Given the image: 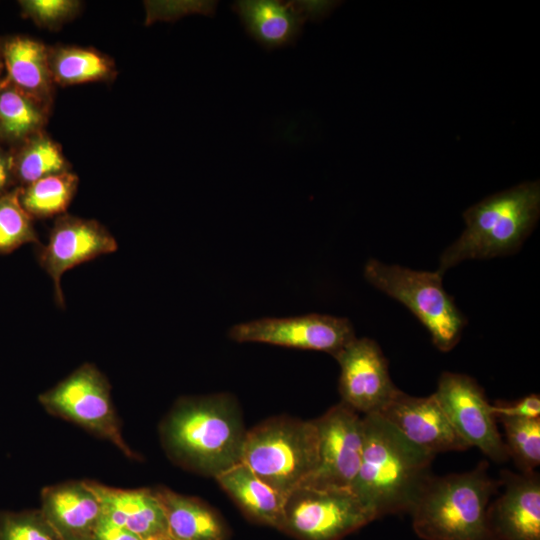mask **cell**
<instances>
[{"mask_svg": "<svg viewBox=\"0 0 540 540\" xmlns=\"http://www.w3.org/2000/svg\"><path fill=\"white\" fill-rule=\"evenodd\" d=\"M246 433L238 402L228 393L182 397L160 424L169 458L213 478L241 462Z\"/></svg>", "mask_w": 540, "mask_h": 540, "instance_id": "cell-1", "label": "cell"}, {"mask_svg": "<svg viewBox=\"0 0 540 540\" xmlns=\"http://www.w3.org/2000/svg\"><path fill=\"white\" fill-rule=\"evenodd\" d=\"M362 419V458L351 490L377 519L409 513L433 475L435 455L410 442L378 413L362 415Z\"/></svg>", "mask_w": 540, "mask_h": 540, "instance_id": "cell-2", "label": "cell"}, {"mask_svg": "<svg viewBox=\"0 0 540 540\" xmlns=\"http://www.w3.org/2000/svg\"><path fill=\"white\" fill-rule=\"evenodd\" d=\"M487 461L467 472L432 475L409 514L423 540H496L488 523V507L499 490Z\"/></svg>", "mask_w": 540, "mask_h": 540, "instance_id": "cell-3", "label": "cell"}, {"mask_svg": "<svg viewBox=\"0 0 540 540\" xmlns=\"http://www.w3.org/2000/svg\"><path fill=\"white\" fill-rule=\"evenodd\" d=\"M540 214L538 181L524 182L468 208L466 228L440 257V273L470 259H486L519 249Z\"/></svg>", "mask_w": 540, "mask_h": 540, "instance_id": "cell-4", "label": "cell"}, {"mask_svg": "<svg viewBox=\"0 0 540 540\" xmlns=\"http://www.w3.org/2000/svg\"><path fill=\"white\" fill-rule=\"evenodd\" d=\"M241 462L286 498L313 473L318 463V431L314 420L269 418L245 436Z\"/></svg>", "mask_w": 540, "mask_h": 540, "instance_id": "cell-5", "label": "cell"}, {"mask_svg": "<svg viewBox=\"0 0 540 540\" xmlns=\"http://www.w3.org/2000/svg\"><path fill=\"white\" fill-rule=\"evenodd\" d=\"M438 270L416 271L370 259L364 276L375 288L405 305L427 328L433 344L442 352L460 340L466 319L445 291Z\"/></svg>", "mask_w": 540, "mask_h": 540, "instance_id": "cell-6", "label": "cell"}, {"mask_svg": "<svg viewBox=\"0 0 540 540\" xmlns=\"http://www.w3.org/2000/svg\"><path fill=\"white\" fill-rule=\"evenodd\" d=\"M376 519L351 489L300 486L285 499L279 530L298 540H340Z\"/></svg>", "mask_w": 540, "mask_h": 540, "instance_id": "cell-7", "label": "cell"}, {"mask_svg": "<svg viewBox=\"0 0 540 540\" xmlns=\"http://www.w3.org/2000/svg\"><path fill=\"white\" fill-rule=\"evenodd\" d=\"M38 401L48 413L73 422L111 442L124 455L134 457L121 433L110 384L94 364H82L54 387L40 394Z\"/></svg>", "mask_w": 540, "mask_h": 540, "instance_id": "cell-8", "label": "cell"}, {"mask_svg": "<svg viewBox=\"0 0 540 540\" xmlns=\"http://www.w3.org/2000/svg\"><path fill=\"white\" fill-rule=\"evenodd\" d=\"M434 395L454 430L469 447L478 448L496 463L509 459L492 404L472 377L444 372Z\"/></svg>", "mask_w": 540, "mask_h": 540, "instance_id": "cell-9", "label": "cell"}, {"mask_svg": "<svg viewBox=\"0 0 540 540\" xmlns=\"http://www.w3.org/2000/svg\"><path fill=\"white\" fill-rule=\"evenodd\" d=\"M314 422L318 431V463L301 486L351 489L362 458V415L340 402Z\"/></svg>", "mask_w": 540, "mask_h": 540, "instance_id": "cell-10", "label": "cell"}, {"mask_svg": "<svg viewBox=\"0 0 540 540\" xmlns=\"http://www.w3.org/2000/svg\"><path fill=\"white\" fill-rule=\"evenodd\" d=\"M229 337L237 342L322 351L334 357L356 336L347 318L313 313L236 324L229 330Z\"/></svg>", "mask_w": 540, "mask_h": 540, "instance_id": "cell-11", "label": "cell"}, {"mask_svg": "<svg viewBox=\"0 0 540 540\" xmlns=\"http://www.w3.org/2000/svg\"><path fill=\"white\" fill-rule=\"evenodd\" d=\"M334 358L340 366L341 402L357 413H379L399 391L374 340L355 337Z\"/></svg>", "mask_w": 540, "mask_h": 540, "instance_id": "cell-12", "label": "cell"}, {"mask_svg": "<svg viewBox=\"0 0 540 540\" xmlns=\"http://www.w3.org/2000/svg\"><path fill=\"white\" fill-rule=\"evenodd\" d=\"M113 235L99 222L68 214L60 215L40 246L38 261L53 281L55 300L64 307L62 275L71 268L117 250Z\"/></svg>", "mask_w": 540, "mask_h": 540, "instance_id": "cell-13", "label": "cell"}, {"mask_svg": "<svg viewBox=\"0 0 540 540\" xmlns=\"http://www.w3.org/2000/svg\"><path fill=\"white\" fill-rule=\"evenodd\" d=\"M378 414L410 442L434 455L470 448L452 427L434 393L414 397L399 390Z\"/></svg>", "mask_w": 540, "mask_h": 540, "instance_id": "cell-14", "label": "cell"}, {"mask_svg": "<svg viewBox=\"0 0 540 540\" xmlns=\"http://www.w3.org/2000/svg\"><path fill=\"white\" fill-rule=\"evenodd\" d=\"M502 492L491 500L488 523L496 540H540V476L500 473Z\"/></svg>", "mask_w": 540, "mask_h": 540, "instance_id": "cell-15", "label": "cell"}, {"mask_svg": "<svg viewBox=\"0 0 540 540\" xmlns=\"http://www.w3.org/2000/svg\"><path fill=\"white\" fill-rule=\"evenodd\" d=\"M40 510L63 540H91L103 516L101 502L85 480L44 487Z\"/></svg>", "mask_w": 540, "mask_h": 540, "instance_id": "cell-16", "label": "cell"}, {"mask_svg": "<svg viewBox=\"0 0 540 540\" xmlns=\"http://www.w3.org/2000/svg\"><path fill=\"white\" fill-rule=\"evenodd\" d=\"M85 481L99 498L103 514L109 520L144 540L169 537L164 509L153 489H118Z\"/></svg>", "mask_w": 540, "mask_h": 540, "instance_id": "cell-17", "label": "cell"}, {"mask_svg": "<svg viewBox=\"0 0 540 540\" xmlns=\"http://www.w3.org/2000/svg\"><path fill=\"white\" fill-rule=\"evenodd\" d=\"M231 8L246 33L267 51L295 44L307 19L299 2L239 0Z\"/></svg>", "mask_w": 540, "mask_h": 540, "instance_id": "cell-18", "label": "cell"}, {"mask_svg": "<svg viewBox=\"0 0 540 540\" xmlns=\"http://www.w3.org/2000/svg\"><path fill=\"white\" fill-rule=\"evenodd\" d=\"M174 540H228L229 531L221 517L201 500L165 487L153 489Z\"/></svg>", "mask_w": 540, "mask_h": 540, "instance_id": "cell-19", "label": "cell"}, {"mask_svg": "<svg viewBox=\"0 0 540 540\" xmlns=\"http://www.w3.org/2000/svg\"><path fill=\"white\" fill-rule=\"evenodd\" d=\"M48 51L49 47L38 40L16 36L5 43L3 59L13 86L51 107L55 84Z\"/></svg>", "mask_w": 540, "mask_h": 540, "instance_id": "cell-20", "label": "cell"}, {"mask_svg": "<svg viewBox=\"0 0 540 540\" xmlns=\"http://www.w3.org/2000/svg\"><path fill=\"white\" fill-rule=\"evenodd\" d=\"M214 479L245 515L255 522L279 529L285 499L240 462Z\"/></svg>", "mask_w": 540, "mask_h": 540, "instance_id": "cell-21", "label": "cell"}, {"mask_svg": "<svg viewBox=\"0 0 540 540\" xmlns=\"http://www.w3.org/2000/svg\"><path fill=\"white\" fill-rule=\"evenodd\" d=\"M48 59L52 80L61 86L109 81L116 76L114 61L91 47H49Z\"/></svg>", "mask_w": 540, "mask_h": 540, "instance_id": "cell-22", "label": "cell"}, {"mask_svg": "<svg viewBox=\"0 0 540 540\" xmlns=\"http://www.w3.org/2000/svg\"><path fill=\"white\" fill-rule=\"evenodd\" d=\"M50 107L15 86L0 90V134L12 140H26L43 131Z\"/></svg>", "mask_w": 540, "mask_h": 540, "instance_id": "cell-23", "label": "cell"}, {"mask_svg": "<svg viewBox=\"0 0 540 540\" xmlns=\"http://www.w3.org/2000/svg\"><path fill=\"white\" fill-rule=\"evenodd\" d=\"M78 182L77 175L70 171L41 178L20 191V202L31 217L63 215L77 191Z\"/></svg>", "mask_w": 540, "mask_h": 540, "instance_id": "cell-24", "label": "cell"}, {"mask_svg": "<svg viewBox=\"0 0 540 540\" xmlns=\"http://www.w3.org/2000/svg\"><path fill=\"white\" fill-rule=\"evenodd\" d=\"M69 168L60 145L44 131L26 139L14 161V172L25 185Z\"/></svg>", "mask_w": 540, "mask_h": 540, "instance_id": "cell-25", "label": "cell"}, {"mask_svg": "<svg viewBox=\"0 0 540 540\" xmlns=\"http://www.w3.org/2000/svg\"><path fill=\"white\" fill-rule=\"evenodd\" d=\"M509 458L522 473L534 472L540 464V418L500 419Z\"/></svg>", "mask_w": 540, "mask_h": 540, "instance_id": "cell-26", "label": "cell"}, {"mask_svg": "<svg viewBox=\"0 0 540 540\" xmlns=\"http://www.w3.org/2000/svg\"><path fill=\"white\" fill-rule=\"evenodd\" d=\"M20 191L0 196V253H10L26 243L39 244L32 217L23 208Z\"/></svg>", "mask_w": 540, "mask_h": 540, "instance_id": "cell-27", "label": "cell"}, {"mask_svg": "<svg viewBox=\"0 0 540 540\" xmlns=\"http://www.w3.org/2000/svg\"><path fill=\"white\" fill-rule=\"evenodd\" d=\"M0 540H63L40 509L0 512Z\"/></svg>", "mask_w": 540, "mask_h": 540, "instance_id": "cell-28", "label": "cell"}, {"mask_svg": "<svg viewBox=\"0 0 540 540\" xmlns=\"http://www.w3.org/2000/svg\"><path fill=\"white\" fill-rule=\"evenodd\" d=\"M24 12L39 26L48 29L61 27L73 19L81 8L74 0H28L22 1Z\"/></svg>", "mask_w": 540, "mask_h": 540, "instance_id": "cell-29", "label": "cell"}, {"mask_svg": "<svg viewBox=\"0 0 540 540\" xmlns=\"http://www.w3.org/2000/svg\"><path fill=\"white\" fill-rule=\"evenodd\" d=\"M496 419H538L540 418V397L530 394L513 402L497 401L492 404Z\"/></svg>", "mask_w": 540, "mask_h": 540, "instance_id": "cell-30", "label": "cell"}, {"mask_svg": "<svg viewBox=\"0 0 540 540\" xmlns=\"http://www.w3.org/2000/svg\"><path fill=\"white\" fill-rule=\"evenodd\" d=\"M91 540H144L132 531L112 522L104 514Z\"/></svg>", "mask_w": 540, "mask_h": 540, "instance_id": "cell-31", "label": "cell"}, {"mask_svg": "<svg viewBox=\"0 0 540 540\" xmlns=\"http://www.w3.org/2000/svg\"><path fill=\"white\" fill-rule=\"evenodd\" d=\"M11 166L9 161L0 154V196L9 182Z\"/></svg>", "mask_w": 540, "mask_h": 540, "instance_id": "cell-32", "label": "cell"}, {"mask_svg": "<svg viewBox=\"0 0 540 540\" xmlns=\"http://www.w3.org/2000/svg\"><path fill=\"white\" fill-rule=\"evenodd\" d=\"M160 540H174V539H172L170 537H166V538H163V539H160Z\"/></svg>", "mask_w": 540, "mask_h": 540, "instance_id": "cell-33", "label": "cell"}, {"mask_svg": "<svg viewBox=\"0 0 540 540\" xmlns=\"http://www.w3.org/2000/svg\"><path fill=\"white\" fill-rule=\"evenodd\" d=\"M1 68H2V63H1V58H0V71H1Z\"/></svg>", "mask_w": 540, "mask_h": 540, "instance_id": "cell-34", "label": "cell"}]
</instances>
